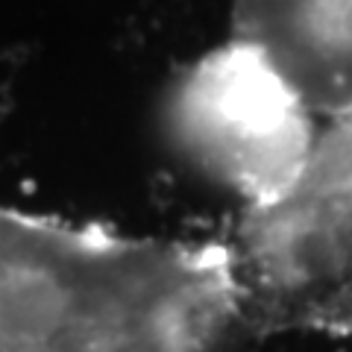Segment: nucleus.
Returning a JSON list of instances; mask_svg holds the SVG:
<instances>
[{
  "mask_svg": "<svg viewBox=\"0 0 352 352\" xmlns=\"http://www.w3.org/2000/svg\"><path fill=\"white\" fill-rule=\"evenodd\" d=\"M164 124L197 170L252 208L291 188L323 120L256 47L229 38L170 85Z\"/></svg>",
  "mask_w": 352,
  "mask_h": 352,
  "instance_id": "obj_1",
  "label": "nucleus"
},
{
  "mask_svg": "<svg viewBox=\"0 0 352 352\" xmlns=\"http://www.w3.org/2000/svg\"><path fill=\"white\" fill-rule=\"evenodd\" d=\"M229 247L256 335L302 329L352 282V115L326 120L294 185L244 208Z\"/></svg>",
  "mask_w": 352,
  "mask_h": 352,
  "instance_id": "obj_2",
  "label": "nucleus"
},
{
  "mask_svg": "<svg viewBox=\"0 0 352 352\" xmlns=\"http://www.w3.org/2000/svg\"><path fill=\"white\" fill-rule=\"evenodd\" d=\"M232 38L256 47L323 124L352 115V0H235Z\"/></svg>",
  "mask_w": 352,
  "mask_h": 352,
  "instance_id": "obj_3",
  "label": "nucleus"
},
{
  "mask_svg": "<svg viewBox=\"0 0 352 352\" xmlns=\"http://www.w3.org/2000/svg\"><path fill=\"white\" fill-rule=\"evenodd\" d=\"M302 329L335 338H352V282H346L338 294L329 296L320 308H314Z\"/></svg>",
  "mask_w": 352,
  "mask_h": 352,
  "instance_id": "obj_4",
  "label": "nucleus"
}]
</instances>
